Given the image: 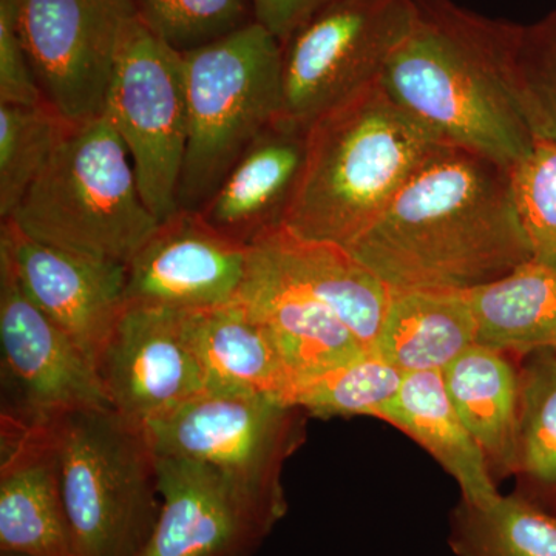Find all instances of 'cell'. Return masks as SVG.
I'll use <instances>...</instances> for the list:
<instances>
[{"label": "cell", "mask_w": 556, "mask_h": 556, "mask_svg": "<svg viewBox=\"0 0 556 556\" xmlns=\"http://www.w3.org/2000/svg\"><path fill=\"white\" fill-rule=\"evenodd\" d=\"M0 260L97 371L126 308V265L40 243L11 219L0 223Z\"/></svg>", "instance_id": "cell-14"}, {"label": "cell", "mask_w": 556, "mask_h": 556, "mask_svg": "<svg viewBox=\"0 0 556 556\" xmlns=\"http://www.w3.org/2000/svg\"><path fill=\"white\" fill-rule=\"evenodd\" d=\"M56 420L0 417V552L73 556Z\"/></svg>", "instance_id": "cell-16"}, {"label": "cell", "mask_w": 556, "mask_h": 556, "mask_svg": "<svg viewBox=\"0 0 556 556\" xmlns=\"http://www.w3.org/2000/svg\"><path fill=\"white\" fill-rule=\"evenodd\" d=\"M251 244L215 229L200 211L178 208L160 222L126 265V305L172 311L212 308L239 300Z\"/></svg>", "instance_id": "cell-13"}, {"label": "cell", "mask_w": 556, "mask_h": 556, "mask_svg": "<svg viewBox=\"0 0 556 556\" xmlns=\"http://www.w3.org/2000/svg\"><path fill=\"white\" fill-rule=\"evenodd\" d=\"M305 415L263 394L207 391L144 428L156 456L218 468L287 514L281 471L305 441Z\"/></svg>", "instance_id": "cell-7"}, {"label": "cell", "mask_w": 556, "mask_h": 556, "mask_svg": "<svg viewBox=\"0 0 556 556\" xmlns=\"http://www.w3.org/2000/svg\"><path fill=\"white\" fill-rule=\"evenodd\" d=\"M306 129L285 115L274 121L233 163L201 215L247 244L283 226L305 161Z\"/></svg>", "instance_id": "cell-18"}, {"label": "cell", "mask_w": 556, "mask_h": 556, "mask_svg": "<svg viewBox=\"0 0 556 556\" xmlns=\"http://www.w3.org/2000/svg\"><path fill=\"white\" fill-rule=\"evenodd\" d=\"M189 135L178 208L200 211L248 146L283 115L281 43L252 22L188 53Z\"/></svg>", "instance_id": "cell-5"}, {"label": "cell", "mask_w": 556, "mask_h": 556, "mask_svg": "<svg viewBox=\"0 0 556 556\" xmlns=\"http://www.w3.org/2000/svg\"><path fill=\"white\" fill-rule=\"evenodd\" d=\"M380 84L438 141L517 166L536 141L515 68L518 24L452 0H415Z\"/></svg>", "instance_id": "cell-2"}, {"label": "cell", "mask_w": 556, "mask_h": 556, "mask_svg": "<svg viewBox=\"0 0 556 556\" xmlns=\"http://www.w3.org/2000/svg\"><path fill=\"white\" fill-rule=\"evenodd\" d=\"M466 291L393 289L372 350L404 375L444 371L477 345Z\"/></svg>", "instance_id": "cell-22"}, {"label": "cell", "mask_w": 556, "mask_h": 556, "mask_svg": "<svg viewBox=\"0 0 556 556\" xmlns=\"http://www.w3.org/2000/svg\"><path fill=\"white\" fill-rule=\"evenodd\" d=\"M551 510L555 511V514H556V500L554 501V503H552Z\"/></svg>", "instance_id": "cell-35"}, {"label": "cell", "mask_w": 556, "mask_h": 556, "mask_svg": "<svg viewBox=\"0 0 556 556\" xmlns=\"http://www.w3.org/2000/svg\"><path fill=\"white\" fill-rule=\"evenodd\" d=\"M332 0H251L254 21L283 43Z\"/></svg>", "instance_id": "cell-33"}, {"label": "cell", "mask_w": 556, "mask_h": 556, "mask_svg": "<svg viewBox=\"0 0 556 556\" xmlns=\"http://www.w3.org/2000/svg\"><path fill=\"white\" fill-rule=\"evenodd\" d=\"M257 244L299 287L327 305L372 350L386 316L391 288L345 247L294 236L283 226Z\"/></svg>", "instance_id": "cell-20"}, {"label": "cell", "mask_w": 556, "mask_h": 556, "mask_svg": "<svg viewBox=\"0 0 556 556\" xmlns=\"http://www.w3.org/2000/svg\"><path fill=\"white\" fill-rule=\"evenodd\" d=\"M73 556H141L161 511L146 428L113 408L56 420Z\"/></svg>", "instance_id": "cell-6"}, {"label": "cell", "mask_w": 556, "mask_h": 556, "mask_svg": "<svg viewBox=\"0 0 556 556\" xmlns=\"http://www.w3.org/2000/svg\"><path fill=\"white\" fill-rule=\"evenodd\" d=\"M519 368L518 477L556 500V353L538 351Z\"/></svg>", "instance_id": "cell-27"}, {"label": "cell", "mask_w": 556, "mask_h": 556, "mask_svg": "<svg viewBox=\"0 0 556 556\" xmlns=\"http://www.w3.org/2000/svg\"><path fill=\"white\" fill-rule=\"evenodd\" d=\"M9 219L40 243L121 265L160 225L105 112L73 126Z\"/></svg>", "instance_id": "cell-4"}, {"label": "cell", "mask_w": 556, "mask_h": 556, "mask_svg": "<svg viewBox=\"0 0 556 556\" xmlns=\"http://www.w3.org/2000/svg\"><path fill=\"white\" fill-rule=\"evenodd\" d=\"M17 30L13 0H0V104H46Z\"/></svg>", "instance_id": "cell-32"}, {"label": "cell", "mask_w": 556, "mask_h": 556, "mask_svg": "<svg viewBox=\"0 0 556 556\" xmlns=\"http://www.w3.org/2000/svg\"><path fill=\"white\" fill-rule=\"evenodd\" d=\"M442 378L493 477L517 475L521 382L510 354L477 343L453 361Z\"/></svg>", "instance_id": "cell-23"}, {"label": "cell", "mask_w": 556, "mask_h": 556, "mask_svg": "<svg viewBox=\"0 0 556 556\" xmlns=\"http://www.w3.org/2000/svg\"><path fill=\"white\" fill-rule=\"evenodd\" d=\"M378 419L427 450L455 478L464 503L484 506L501 495L481 445L450 401L441 371L405 375Z\"/></svg>", "instance_id": "cell-21"}, {"label": "cell", "mask_w": 556, "mask_h": 556, "mask_svg": "<svg viewBox=\"0 0 556 556\" xmlns=\"http://www.w3.org/2000/svg\"><path fill=\"white\" fill-rule=\"evenodd\" d=\"M405 375L375 350L295 388L291 405L306 415L329 417L369 416L378 419L396 396Z\"/></svg>", "instance_id": "cell-28"}, {"label": "cell", "mask_w": 556, "mask_h": 556, "mask_svg": "<svg viewBox=\"0 0 556 556\" xmlns=\"http://www.w3.org/2000/svg\"><path fill=\"white\" fill-rule=\"evenodd\" d=\"M478 345L510 356L556 353V270L530 262L492 283L466 291Z\"/></svg>", "instance_id": "cell-24"}, {"label": "cell", "mask_w": 556, "mask_h": 556, "mask_svg": "<svg viewBox=\"0 0 556 556\" xmlns=\"http://www.w3.org/2000/svg\"><path fill=\"white\" fill-rule=\"evenodd\" d=\"M161 511L141 556H252L283 511L218 468L156 456Z\"/></svg>", "instance_id": "cell-12"}, {"label": "cell", "mask_w": 556, "mask_h": 556, "mask_svg": "<svg viewBox=\"0 0 556 556\" xmlns=\"http://www.w3.org/2000/svg\"><path fill=\"white\" fill-rule=\"evenodd\" d=\"M438 141L378 83L318 116L283 228L350 248Z\"/></svg>", "instance_id": "cell-3"}, {"label": "cell", "mask_w": 556, "mask_h": 556, "mask_svg": "<svg viewBox=\"0 0 556 556\" xmlns=\"http://www.w3.org/2000/svg\"><path fill=\"white\" fill-rule=\"evenodd\" d=\"M73 124L50 104H0V219L16 212Z\"/></svg>", "instance_id": "cell-26"}, {"label": "cell", "mask_w": 556, "mask_h": 556, "mask_svg": "<svg viewBox=\"0 0 556 556\" xmlns=\"http://www.w3.org/2000/svg\"><path fill=\"white\" fill-rule=\"evenodd\" d=\"M179 334L203 369L208 393L263 394L291 405L289 378L268 329L243 303L177 311Z\"/></svg>", "instance_id": "cell-19"}, {"label": "cell", "mask_w": 556, "mask_h": 556, "mask_svg": "<svg viewBox=\"0 0 556 556\" xmlns=\"http://www.w3.org/2000/svg\"><path fill=\"white\" fill-rule=\"evenodd\" d=\"M2 416L53 422L68 413L112 408L93 365L24 291L0 260Z\"/></svg>", "instance_id": "cell-11"}, {"label": "cell", "mask_w": 556, "mask_h": 556, "mask_svg": "<svg viewBox=\"0 0 556 556\" xmlns=\"http://www.w3.org/2000/svg\"><path fill=\"white\" fill-rule=\"evenodd\" d=\"M515 68L536 138L556 142V9L535 24L518 25Z\"/></svg>", "instance_id": "cell-31"}, {"label": "cell", "mask_w": 556, "mask_h": 556, "mask_svg": "<svg viewBox=\"0 0 556 556\" xmlns=\"http://www.w3.org/2000/svg\"><path fill=\"white\" fill-rule=\"evenodd\" d=\"M239 302L268 329L294 391L369 351L327 305L292 281L257 244H251Z\"/></svg>", "instance_id": "cell-17"}, {"label": "cell", "mask_w": 556, "mask_h": 556, "mask_svg": "<svg viewBox=\"0 0 556 556\" xmlns=\"http://www.w3.org/2000/svg\"><path fill=\"white\" fill-rule=\"evenodd\" d=\"M348 249L393 289L471 291L533 260L510 167L445 142Z\"/></svg>", "instance_id": "cell-1"}, {"label": "cell", "mask_w": 556, "mask_h": 556, "mask_svg": "<svg viewBox=\"0 0 556 556\" xmlns=\"http://www.w3.org/2000/svg\"><path fill=\"white\" fill-rule=\"evenodd\" d=\"M105 113L129 150L139 190L160 222L178 211L189 112L182 53L131 17Z\"/></svg>", "instance_id": "cell-9"}, {"label": "cell", "mask_w": 556, "mask_h": 556, "mask_svg": "<svg viewBox=\"0 0 556 556\" xmlns=\"http://www.w3.org/2000/svg\"><path fill=\"white\" fill-rule=\"evenodd\" d=\"M0 556H40V555L20 554V552H0Z\"/></svg>", "instance_id": "cell-34"}, {"label": "cell", "mask_w": 556, "mask_h": 556, "mask_svg": "<svg viewBox=\"0 0 556 556\" xmlns=\"http://www.w3.org/2000/svg\"><path fill=\"white\" fill-rule=\"evenodd\" d=\"M153 35L188 53L254 21L251 0H130Z\"/></svg>", "instance_id": "cell-29"}, {"label": "cell", "mask_w": 556, "mask_h": 556, "mask_svg": "<svg viewBox=\"0 0 556 556\" xmlns=\"http://www.w3.org/2000/svg\"><path fill=\"white\" fill-rule=\"evenodd\" d=\"M448 543L456 556H556V514L522 493L484 506L460 501Z\"/></svg>", "instance_id": "cell-25"}, {"label": "cell", "mask_w": 556, "mask_h": 556, "mask_svg": "<svg viewBox=\"0 0 556 556\" xmlns=\"http://www.w3.org/2000/svg\"><path fill=\"white\" fill-rule=\"evenodd\" d=\"M415 0H332L283 43V115L308 127L380 83L415 22Z\"/></svg>", "instance_id": "cell-8"}, {"label": "cell", "mask_w": 556, "mask_h": 556, "mask_svg": "<svg viewBox=\"0 0 556 556\" xmlns=\"http://www.w3.org/2000/svg\"><path fill=\"white\" fill-rule=\"evenodd\" d=\"M110 405L146 427L207 393L199 361L179 334L177 311L126 305L97 362Z\"/></svg>", "instance_id": "cell-15"}, {"label": "cell", "mask_w": 556, "mask_h": 556, "mask_svg": "<svg viewBox=\"0 0 556 556\" xmlns=\"http://www.w3.org/2000/svg\"><path fill=\"white\" fill-rule=\"evenodd\" d=\"M511 185L533 262L556 270V142L538 138L511 167Z\"/></svg>", "instance_id": "cell-30"}, {"label": "cell", "mask_w": 556, "mask_h": 556, "mask_svg": "<svg viewBox=\"0 0 556 556\" xmlns=\"http://www.w3.org/2000/svg\"><path fill=\"white\" fill-rule=\"evenodd\" d=\"M47 104L73 126L104 115L130 0H13Z\"/></svg>", "instance_id": "cell-10"}]
</instances>
